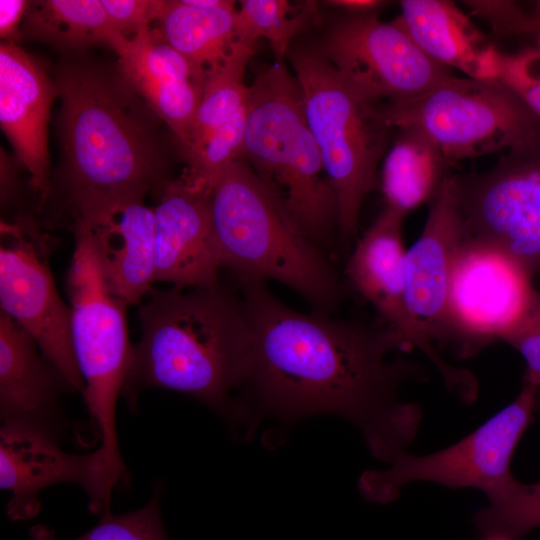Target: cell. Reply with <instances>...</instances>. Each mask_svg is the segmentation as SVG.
I'll use <instances>...</instances> for the list:
<instances>
[{"label":"cell","instance_id":"6da1fadb","mask_svg":"<svg viewBox=\"0 0 540 540\" xmlns=\"http://www.w3.org/2000/svg\"><path fill=\"white\" fill-rule=\"evenodd\" d=\"M252 339L242 386L285 416L336 413L358 425L374 456L391 457L413 442L420 405L399 395L424 381L422 366L400 356L411 347L384 322L367 324L299 312L265 281H239Z\"/></svg>","mask_w":540,"mask_h":540},{"label":"cell","instance_id":"7a4b0ae2","mask_svg":"<svg viewBox=\"0 0 540 540\" xmlns=\"http://www.w3.org/2000/svg\"><path fill=\"white\" fill-rule=\"evenodd\" d=\"M55 85L61 99L62 206L71 224H91L132 201L158 195L166 177L145 102L120 75L68 61Z\"/></svg>","mask_w":540,"mask_h":540},{"label":"cell","instance_id":"3957f363","mask_svg":"<svg viewBox=\"0 0 540 540\" xmlns=\"http://www.w3.org/2000/svg\"><path fill=\"white\" fill-rule=\"evenodd\" d=\"M138 310L141 335L121 395L136 407L138 394L159 387L178 391L230 414L242 386L252 332L240 295L221 281L210 286L152 288Z\"/></svg>","mask_w":540,"mask_h":540},{"label":"cell","instance_id":"277c9868","mask_svg":"<svg viewBox=\"0 0 540 540\" xmlns=\"http://www.w3.org/2000/svg\"><path fill=\"white\" fill-rule=\"evenodd\" d=\"M210 214L221 266L238 281H277L302 296L313 312L335 311L344 290L331 261L242 159L213 182Z\"/></svg>","mask_w":540,"mask_h":540},{"label":"cell","instance_id":"5b68a950","mask_svg":"<svg viewBox=\"0 0 540 540\" xmlns=\"http://www.w3.org/2000/svg\"><path fill=\"white\" fill-rule=\"evenodd\" d=\"M249 92L241 159L322 248L339 231L338 201L308 126L301 86L278 61L256 77Z\"/></svg>","mask_w":540,"mask_h":540},{"label":"cell","instance_id":"8992f818","mask_svg":"<svg viewBox=\"0 0 540 540\" xmlns=\"http://www.w3.org/2000/svg\"><path fill=\"white\" fill-rule=\"evenodd\" d=\"M75 248L67 275L71 334L76 361L84 381L83 397L95 423L100 447L94 451L95 492L110 501L114 487L127 480L121 458L116 404L131 360L126 310L129 306L110 288L88 227L71 225Z\"/></svg>","mask_w":540,"mask_h":540},{"label":"cell","instance_id":"52a82bcc","mask_svg":"<svg viewBox=\"0 0 540 540\" xmlns=\"http://www.w3.org/2000/svg\"><path fill=\"white\" fill-rule=\"evenodd\" d=\"M287 55L302 89L308 126L337 196L339 235L350 243L357 236L364 199L379 186L378 166L398 129L376 106L357 97L315 47L290 49Z\"/></svg>","mask_w":540,"mask_h":540},{"label":"cell","instance_id":"ba28073f","mask_svg":"<svg viewBox=\"0 0 540 540\" xmlns=\"http://www.w3.org/2000/svg\"><path fill=\"white\" fill-rule=\"evenodd\" d=\"M377 108L394 128L424 134L450 166L540 147V118L499 80L450 75L418 96Z\"/></svg>","mask_w":540,"mask_h":540},{"label":"cell","instance_id":"9c48e42d","mask_svg":"<svg viewBox=\"0 0 540 540\" xmlns=\"http://www.w3.org/2000/svg\"><path fill=\"white\" fill-rule=\"evenodd\" d=\"M538 390L524 383L517 398L457 443L417 456L401 451L385 470L366 471L359 488L369 500L387 503L410 482L428 481L448 488H476L496 501L518 481L511 472L515 448L528 426Z\"/></svg>","mask_w":540,"mask_h":540},{"label":"cell","instance_id":"30bf717a","mask_svg":"<svg viewBox=\"0 0 540 540\" xmlns=\"http://www.w3.org/2000/svg\"><path fill=\"white\" fill-rule=\"evenodd\" d=\"M315 49L357 97L376 107L418 96L452 75L378 12H342Z\"/></svg>","mask_w":540,"mask_h":540},{"label":"cell","instance_id":"8fae6325","mask_svg":"<svg viewBox=\"0 0 540 540\" xmlns=\"http://www.w3.org/2000/svg\"><path fill=\"white\" fill-rule=\"evenodd\" d=\"M465 242L540 272V147L507 152L480 173L457 174Z\"/></svg>","mask_w":540,"mask_h":540},{"label":"cell","instance_id":"7c38bea8","mask_svg":"<svg viewBox=\"0 0 540 540\" xmlns=\"http://www.w3.org/2000/svg\"><path fill=\"white\" fill-rule=\"evenodd\" d=\"M51 239L39 228L1 223V311L20 325L75 392H84L71 334V308L60 297L48 265Z\"/></svg>","mask_w":540,"mask_h":540},{"label":"cell","instance_id":"4fadbf2b","mask_svg":"<svg viewBox=\"0 0 540 540\" xmlns=\"http://www.w3.org/2000/svg\"><path fill=\"white\" fill-rule=\"evenodd\" d=\"M531 280L508 256L463 242L449 281L444 342L468 357L501 340L525 311Z\"/></svg>","mask_w":540,"mask_h":540},{"label":"cell","instance_id":"5bb4252c","mask_svg":"<svg viewBox=\"0 0 540 540\" xmlns=\"http://www.w3.org/2000/svg\"><path fill=\"white\" fill-rule=\"evenodd\" d=\"M210 192L187 176L159 193L155 215V281L181 288L220 281L222 268L210 214Z\"/></svg>","mask_w":540,"mask_h":540},{"label":"cell","instance_id":"9a60e30c","mask_svg":"<svg viewBox=\"0 0 540 540\" xmlns=\"http://www.w3.org/2000/svg\"><path fill=\"white\" fill-rule=\"evenodd\" d=\"M406 215L385 206L349 257L345 269L350 285L395 329L412 348L429 360L438 350L407 301L406 251L402 225Z\"/></svg>","mask_w":540,"mask_h":540},{"label":"cell","instance_id":"2e32d148","mask_svg":"<svg viewBox=\"0 0 540 540\" xmlns=\"http://www.w3.org/2000/svg\"><path fill=\"white\" fill-rule=\"evenodd\" d=\"M56 96L55 83L35 57L18 44L1 42V128L30 175L29 185L40 207L51 191L47 127Z\"/></svg>","mask_w":540,"mask_h":540},{"label":"cell","instance_id":"e0dca14e","mask_svg":"<svg viewBox=\"0 0 540 540\" xmlns=\"http://www.w3.org/2000/svg\"><path fill=\"white\" fill-rule=\"evenodd\" d=\"M75 392L33 338L0 311V414L2 425L38 432L58 442L67 425L62 394Z\"/></svg>","mask_w":540,"mask_h":540},{"label":"cell","instance_id":"ac0fdd59","mask_svg":"<svg viewBox=\"0 0 540 540\" xmlns=\"http://www.w3.org/2000/svg\"><path fill=\"white\" fill-rule=\"evenodd\" d=\"M116 53L122 78L169 127L182 150L202 98L205 71L152 27L128 39Z\"/></svg>","mask_w":540,"mask_h":540},{"label":"cell","instance_id":"d6986e66","mask_svg":"<svg viewBox=\"0 0 540 540\" xmlns=\"http://www.w3.org/2000/svg\"><path fill=\"white\" fill-rule=\"evenodd\" d=\"M428 205L424 228L406 251L407 301L433 341L444 342L449 281L464 242L456 174Z\"/></svg>","mask_w":540,"mask_h":540},{"label":"cell","instance_id":"ffe728a7","mask_svg":"<svg viewBox=\"0 0 540 540\" xmlns=\"http://www.w3.org/2000/svg\"><path fill=\"white\" fill-rule=\"evenodd\" d=\"M95 472L94 452H64L58 442L38 432L2 425L0 431V486L11 493L7 513L12 520L34 517L38 495L51 485L77 483L88 492Z\"/></svg>","mask_w":540,"mask_h":540},{"label":"cell","instance_id":"44dd1931","mask_svg":"<svg viewBox=\"0 0 540 540\" xmlns=\"http://www.w3.org/2000/svg\"><path fill=\"white\" fill-rule=\"evenodd\" d=\"M156 23L162 37L207 77L243 78L258 47L241 27L234 1L219 0L212 6L190 0L165 1Z\"/></svg>","mask_w":540,"mask_h":540},{"label":"cell","instance_id":"7402d4cb","mask_svg":"<svg viewBox=\"0 0 540 540\" xmlns=\"http://www.w3.org/2000/svg\"><path fill=\"white\" fill-rule=\"evenodd\" d=\"M392 20L431 60L468 77L499 80L501 51L450 0H402Z\"/></svg>","mask_w":540,"mask_h":540},{"label":"cell","instance_id":"603a6c76","mask_svg":"<svg viewBox=\"0 0 540 540\" xmlns=\"http://www.w3.org/2000/svg\"><path fill=\"white\" fill-rule=\"evenodd\" d=\"M85 225L111 290L128 305L140 303L155 282L154 209L132 201Z\"/></svg>","mask_w":540,"mask_h":540},{"label":"cell","instance_id":"cb8c5ba5","mask_svg":"<svg viewBox=\"0 0 540 540\" xmlns=\"http://www.w3.org/2000/svg\"><path fill=\"white\" fill-rule=\"evenodd\" d=\"M450 167L424 134L412 128L398 129L381 169L385 206L406 215L429 203L452 174Z\"/></svg>","mask_w":540,"mask_h":540},{"label":"cell","instance_id":"d4e9b609","mask_svg":"<svg viewBox=\"0 0 540 540\" xmlns=\"http://www.w3.org/2000/svg\"><path fill=\"white\" fill-rule=\"evenodd\" d=\"M20 35L66 51L106 45L117 52L128 40L112 27L101 0L31 1Z\"/></svg>","mask_w":540,"mask_h":540},{"label":"cell","instance_id":"484cf974","mask_svg":"<svg viewBox=\"0 0 540 540\" xmlns=\"http://www.w3.org/2000/svg\"><path fill=\"white\" fill-rule=\"evenodd\" d=\"M238 17L243 30L258 42L265 39L279 61L288 54L291 42L317 19L313 2L294 5L287 0H242Z\"/></svg>","mask_w":540,"mask_h":540},{"label":"cell","instance_id":"4316f807","mask_svg":"<svg viewBox=\"0 0 540 540\" xmlns=\"http://www.w3.org/2000/svg\"><path fill=\"white\" fill-rule=\"evenodd\" d=\"M249 87L241 77H207L202 98L194 115L186 145L181 150L187 160L208 136L247 107Z\"/></svg>","mask_w":540,"mask_h":540},{"label":"cell","instance_id":"83f0119b","mask_svg":"<svg viewBox=\"0 0 540 540\" xmlns=\"http://www.w3.org/2000/svg\"><path fill=\"white\" fill-rule=\"evenodd\" d=\"M475 521L489 537H509L540 526V482L518 481L504 497L480 510Z\"/></svg>","mask_w":540,"mask_h":540},{"label":"cell","instance_id":"f1b7e54d","mask_svg":"<svg viewBox=\"0 0 540 540\" xmlns=\"http://www.w3.org/2000/svg\"><path fill=\"white\" fill-rule=\"evenodd\" d=\"M33 540H55L50 530L35 527ZM75 540H168L160 517L156 494L144 507L124 514L105 512L100 521Z\"/></svg>","mask_w":540,"mask_h":540},{"label":"cell","instance_id":"f546056e","mask_svg":"<svg viewBox=\"0 0 540 540\" xmlns=\"http://www.w3.org/2000/svg\"><path fill=\"white\" fill-rule=\"evenodd\" d=\"M499 81L540 118V43L511 54L502 52Z\"/></svg>","mask_w":540,"mask_h":540},{"label":"cell","instance_id":"4dcf8cb0","mask_svg":"<svg viewBox=\"0 0 540 540\" xmlns=\"http://www.w3.org/2000/svg\"><path fill=\"white\" fill-rule=\"evenodd\" d=\"M501 341L517 350L526 362L524 383L540 389V291L534 290L520 319Z\"/></svg>","mask_w":540,"mask_h":540},{"label":"cell","instance_id":"1f68e13d","mask_svg":"<svg viewBox=\"0 0 540 540\" xmlns=\"http://www.w3.org/2000/svg\"><path fill=\"white\" fill-rule=\"evenodd\" d=\"M112 27L132 39L156 22L165 6L159 0H101Z\"/></svg>","mask_w":540,"mask_h":540},{"label":"cell","instance_id":"d6a6232c","mask_svg":"<svg viewBox=\"0 0 540 540\" xmlns=\"http://www.w3.org/2000/svg\"><path fill=\"white\" fill-rule=\"evenodd\" d=\"M31 1L1 0L0 1V37L2 42L17 44L20 40V30L25 14Z\"/></svg>","mask_w":540,"mask_h":540},{"label":"cell","instance_id":"836d02e7","mask_svg":"<svg viewBox=\"0 0 540 540\" xmlns=\"http://www.w3.org/2000/svg\"><path fill=\"white\" fill-rule=\"evenodd\" d=\"M327 6L337 8L341 12L361 14L378 12L388 5V1L383 0H329L324 2Z\"/></svg>","mask_w":540,"mask_h":540},{"label":"cell","instance_id":"e575fe53","mask_svg":"<svg viewBox=\"0 0 540 540\" xmlns=\"http://www.w3.org/2000/svg\"><path fill=\"white\" fill-rule=\"evenodd\" d=\"M522 36H532L540 43V0L534 1L529 8L524 7Z\"/></svg>","mask_w":540,"mask_h":540},{"label":"cell","instance_id":"d590c367","mask_svg":"<svg viewBox=\"0 0 540 540\" xmlns=\"http://www.w3.org/2000/svg\"><path fill=\"white\" fill-rule=\"evenodd\" d=\"M488 540H508V539L505 537H489Z\"/></svg>","mask_w":540,"mask_h":540}]
</instances>
